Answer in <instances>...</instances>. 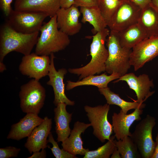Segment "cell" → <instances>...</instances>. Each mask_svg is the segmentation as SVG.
<instances>
[{
    "label": "cell",
    "instance_id": "obj_20",
    "mask_svg": "<svg viewBox=\"0 0 158 158\" xmlns=\"http://www.w3.org/2000/svg\"><path fill=\"white\" fill-rule=\"evenodd\" d=\"M67 105L65 103H60L54 109L55 129L58 142H62L68 138L71 131L69 124L72 120V114L67 111Z\"/></svg>",
    "mask_w": 158,
    "mask_h": 158
},
{
    "label": "cell",
    "instance_id": "obj_7",
    "mask_svg": "<svg viewBox=\"0 0 158 158\" xmlns=\"http://www.w3.org/2000/svg\"><path fill=\"white\" fill-rule=\"evenodd\" d=\"M48 15L45 13L12 10L6 23L16 31L25 34L39 32Z\"/></svg>",
    "mask_w": 158,
    "mask_h": 158
},
{
    "label": "cell",
    "instance_id": "obj_22",
    "mask_svg": "<svg viewBox=\"0 0 158 158\" xmlns=\"http://www.w3.org/2000/svg\"><path fill=\"white\" fill-rule=\"evenodd\" d=\"M118 34L121 46L129 49H131L142 41L148 38L138 23L118 32Z\"/></svg>",
    "mask_w": 158,
    "mask_h": 158
},
{
    "label": "cell",
    "instance_id": "obj_33",
    "mask_svg": "<svg viewBox=\"0 0 158 158\" xmlns=\"http://www.w3.org/2000/svg\"><path fill=\"white\" fill-rule=\"evenodd\" d=\"M142 9L151 3L152 0H130Z\"/></svg>",
    "mask_w": 158,
    "mask_h": 158
},
{
    "label": "cell",
    "instance_id": "obj_1",
    "mask_svg": "<svg viewBox=\"0 0 158 158\" xmlns=\"http://www.w3.org/2000/svg\"><path fill=\"white\" fill-rule=\"evenodd\" d=\"M39 32L25 34L18 32L6 23L0 31V62H3L5 56L12 51L24 55L30 54L36 45Z\"/></svg>",
    "mask_w": 158,
    "mask_h": 158
},
{
    "label": "cell",
    "instance_id": "obj_10",
    "mask_svg": "<svg viewBox=\"0 0 158 158\" xmlns=\"http://www.w3.org/2000/svg\"><path fill=\"white\" fill-rule=\"evenodd\" d=\"M50 63V58L49 56L31 53L23 57L19 70L22 75L39 81L48 75Z\"/></svg>",
    "mask_w": 158,
    "mask_h": 158
},
{
    "label": "cell",
    "instance_id": "obj_28",
    "mask_svg": "<svg viewBox=\"0 0 158 158\" xmlns=\"http://www.w3.org/2000/svg\"><path fill=\"white\" fill-rule=\"evenodd\" d=\"M123 0H98L97 6L107 25Z\"/></svg>",
    "mask_w": 158,
    "mask_h": 158
},
{
    "label": "cell",
    "instance_id": "obj_38",
    "mask_svg": "<svg viewBox=\"0 0 158 158\" xmlns=\"http://www.w3.org/2000/svg\"><path fill=\"white\" fill-rule=\"evenodd\" d=\"M151 4L158 11V0H152Z\"/></svg>",
    "mask_w": 158,
    "mask_h": 158
},
{
    "label": "cell",
    "instance_id": "obj_8",
    "mask_svg": "<svg viewBox=\"0 0 158 158\" xmlns=\"http://www.w3.org/2000/svg\"><path fill=\"white\" fill-rule=\"evenodd\" d=\"M84 109L93 128V134L102 142L109 140L113 131L108 119L110 105L107 103L95 107L86 105Z\"/></svg>",
    "mask_w": 158,
    "mask_h": 158
},
{
    "label": "cell",
    "instance_id": "obj_34",
    "mask_svg": "<svg viewBox=\"0 0 158 158\" xmlns=\"http://www.w3.org/2000/svg\"><path fill=\"white\" fill-rule=\"evenodd\" d=\"M42 149L41 152L37 151L33 152L31 156L28 157V158H45L46 157V152L45 149Z\"/></svg>",
    "mask_w": 158,
    "mask_h": 158
},
{
    "label": "cell",
    "instance_id": "obj_30",
    "mask_svg": "<svg viewBox=\"0 0 158 158\" xmlns=\"http://www.w3.org/2000/svg\"><path fill=\"white\" fill-rule=\"evenodd\" d=\"M20 149L13 146L0 148V158H9L17 157Z\"/></svg>",
    "mask_w": 158,
    "mask_h": 158
},
{
    "label": "cell",
    "instance_id": "obj_36",
    "mask_svg": "<svg viewBox=\"0 0 158 158\" xmlns=\"http://www.w3.org/2000/svg\"><path fill=\"white\" fill-rule=\"evenodd\" d=\"M156 146L154 152L151 158H158V132L155 139Z\"/></svg>",
    "mask_w": 158,
    "mask_h": 158
},
{
    "label": "cell",
    "instance_id": "obj_39",
    "mask_svg": "<svg viewBox=\"0 0 158 158\" xmlns=\"http://www.w3.org/2000/svg\"><path fill=\"white\" fill-rule=\"evenodd\" d=\"M6 70V66L3 62H0V72H3Z\"/></svg>",
    "mask_w": 158,
    "mask_h": 158
},
{
    "label": "cell",
    "instance_id": "obj_19",
    "mask_svg": "<svg viewBox=\"0 0 158 158\" xmlns=\"http://www.w3.org/2000/svg\"><path fill=\"white\" fill-rule=\"evenodd\" d=\"M90 126V123H85L79 121L75 122L69 137L62 142V148L73 155L84 156L89 150L83 147L81 135Z\"/></svg>",
    "mask_w": 158,
    "mask_h": 158
},
{
    "label": "cell",
    "instance_id": "obj_5",
    "mask_svg": "<svg viewBox=\"0 0 158 158\" xmlns=\"http://www.w3.org/2000/svg\"><path fill=\"white\" fill-rule=\"evenodd\" d=\"M46 96L45 89L39 81L31 80L20 88L19 97L22 111L38 114L44 105Z\"/></svg>",
    "mask_w": 158,
    "mask_h": 158
},
{
    "label": "cell",
    "instance_id": "obj_25",
    "mask_svg": "<svg viewBox=\"0 0 158 158\" xmlns=\"http://www.w3.org/2000/svg\"><path fill=\"white\" fill-rule=\"evenodd\" d=\"M98 90L100 94L104 96L107 103L110 105H115L119 106L125 114H127L131 109L138 108L143 109L145 107L146 104L143 103H138L136 100L133 102H129L123 99L118 94L111 91L108 87L99 88Z\"/></svg>",
    "mask_w": 158,
    "mask_h": 158
},
{
    "label": "cell",
    "instance_id": "obj_13",
    "mask_svg": "<svg viewBox=\"0 0 158 158\" xmlns=\"http://www.w3.org/2000/svg\"><path fill=\"white\" fill-rule=\"evenodd\" d=\"M55 56L54 53L50 55L51 63L48 75L49 80L47 84L51 86L54 92V104L56 106L60 103H64L67 105L73 106L75 102L72 101L66 97L65 92V84L63 80L64 75L67 73L65 68L56 70L54 65V59Z\"/></svg>",
    "mask_w": 158,
    "mask_h": 158
},
{
    "label": "cell",
    "instance_id": "obj_29",
    "mask_svg": "<svg viewBox=\"0 0 158 158\" xmlns=\"http://www.w3.org/2000/svg\"><path fill=\"white\" fill-rule=\"evenodd\" d=\"M47 142L51 143L52 147L50 148L51 152L56 158H76V155H73L59 147L57 142L54 139L51 132L49 136Z\"/></svg>",
    "mask_w": 158,
    "mask_h": 158
},
{
    "label": "cell",
    "instance_id": "obj_17",
    "mask_svg": "<svg viewBox=\"0 0 158 158\" xmlns=\"http://www.w3.org/2000/svg\"><path fill=\"white\" fill-rule=\"evenodd\" d=\"M52 123L51 118L45 117L42 122L28 137L24 146L30 154L48 147L47 138L51 132Z\"/></svg>",
    "mask_w": 158,
    "mask_h": 158
},
{
    "label": "cell",
    "instance_id": "obj_12",
    "mask_svg": "<svg viewBox=\"0 0 158 158\" xmlns=\"http://www.w3.org/2000/svg\"><path fill=\"white\" fill-rule=\"evenodd\" d=\"M120 81L126 82L129 88L134 91L138 103H143L152 95L154 91H151L150 89L154 87L153 80L150 79L147 74H143L137 76L133 73H126L114 82Z\"/></svg>",
    "mask_w": 158,
    "mask_h": 158
},
{
    "label": "cell",
    "instance_id": "obj_18",
    "mask_svg": "<svg viewBox=\"0 0 158 158\" xmlns=\"http://www.w3.org/2000/svg\"><path fill=\"white\" fill-rule=\"evenodd\" d=\"M44 118L38 114L28 113L16 123L13 124L7 138L17 140L28 137L34 129L40 125Z\"/></svg>",
    "mask_w": 158,
    "mask_h": 158
},
{
    "label": "cell",
    "instance_id": "obj_14",
    "mask_svg": "<svg viewBox=\"0 0 158 158\" xmlns=\"http://www.w3.org/2000/svg\"><path fill=\"white\" fill-rule=\"evenodd\" d=\"M81 14L78 7L74 5L67 8H60L56 14L58 28L68 36L78 33L82 28L79 21Z\"/></svg>",
    "mask_w": 158,
    "mask_h": 158
},
{
    "label": "cell",
    "instance_id": "obj_16",
    "mask_svg": "<svg viewBox=\"0 0 158 158\" xmlns=\"http://www.w3.org/2000/svg\"><path fill=\"white\" fill-rule=\"evenodd\" d=\"M61 0H15L14 10L20 11L42 12L51 18L61 8Z\"/></svg>",
    "mask_w": 158,
    "mask_h": 158
},
{
    "label": "cell",
    "instance_id": "obj_32",
    "mask_svg": "<svg viewBox=\"0 0 158 158\" xmlns=\"http://www.w3.org/2000/svg\"><path fill=\"white\" fill-rule=\"evenodd\" d=\"M98 0H74L73 5L78 7H90L97 6Z\"/></svg>",
    "mask_w": 158,
    "mask_h": 158
},
{
    "label": "cell",
    "instance_id": "obj_37",
    "mask_svg": "<svg viewBox=\"0 0 158 158\" xmlns=\"http://www.w3.org/2000/svg\"><path fill=\"white\" fill-rule=\"evenodd\" d=\"M111 158H121V154L116 147L112 154Z\"/></svg>",
    "mask_w": 158,
    "mask_h": 158
},
{
    "label": "cell",
    "instance_id": "obj_23",
    "mask_svg": "<svg viewBox=\"0 0 158 158\" xmlns=\"http://www.w3.org/2000/svg\"><path fill=\"white\" fill-rule=\"evenodd\" d=\"M120 77L119 75L115 73L109 75L105 73L97 75H90L76 82L67 81L66 89L68 90L78 86L89 85L96 86L98 88H104L108 87L109 83Z\"/></svg>",
    "mask_w": 158,
    "mask_h": 158
},
{
    "label": "cell",
    "instance_id": "obj_24",
    "mask_svg": "<svg viewBox=\"0 0 158 158\" xmlns=\"http://www.w3.org/2000/svg\"><path fill=\"white\" fill-rule=\"evenodd\" d=\"M80 11L82 15L81 22H88L93 27V32L95 33L105 29L107 24L97 6L80 7Z\"/></svg>",
    "mask_w": 158,
    "mask_h": 158
},
{
    "label": "cell",
    "instance_id": "obj_9",
    "mask_svg": "<svg viewBox=\"0 0 158 158\" xmlns=\"http://www.w3.org/2000/svg\"><path fill=\"white\" fill-rule=\"evenodd\" d=\"M142 9L130 0H123L107 25L110 31H121L138 23Z\"/></svg>",
    "mask_w": 158,
    "mask_h": 158
},
{
    "label": "cell",
    "instance_id": "obj_2",
    "mask_svg": "<svg viewBox=\"0 0 158 158\" xmlns=\"http://www.w3.org/2000/svg\"><path fill=\"white\" fill-rule=\"evenodd\" d=\"M110 32L109 30L106 28L93 35L90 46V54L92 57L90 61L83 67L69 68V72L80 75V79L89 75L99 74L105 71V63L109 54L105 44Z\"/></svg>",
    "mask_w": 158,
    "mask_h": 158
},
{
    "label": "cell",
    "instance_id": "obj_27",
    "mask_svg": "<svg viewBox=\"0 0 158 158\" xmlns=\"http://www.w3.org/2000/svg\"><path fill=\"white\" fill-rule=\"evenodd\" d=\"M114 135L111 136L107 142L97 149L88 151L84 155V158H109L116 148V140Z\"/></svg>",
    "mask_w": 158,
    "mask_h": 158
},
{
    "label": "cell",
    "instance_id": "obj_3",
    "mask_svg": "<svg viewBox=\"0 0 158 158\" xmlns=\"http://www.w3.org/2000/svg\"><path fill=\"white\" fill-rule=\"evenodd\" d=\"M40 31L35 49L38 55L49 56L64 49L70 43L69 36L58 28L56 15L42 25Z\"/></svg>",
    "mask_w": 158,
    "mask_h": 158
},
{
    "label": "cell",
    "instance_id": "obj_15",
    "mask_svg": "<svg viewBox=\"0 0 158 158\" xmlns=\"http://www.w3.org/2000/svg\"><path fill=\"white\" fill-rule=\"evenodd\" d=\"M143 113L142 109L138 108L129 114L124 113L121 109L118 113H113L112 125L114 136L117 140L122 139L125 136H130V127L135 121L141 120L140 116Z\"/></svg>",
    "mask_w": 158,
    "mask_h": 158
},
{
    "label": "cell",
    "instance_id": "obj_26",
    "mask_svg": "<svg viewBox=\"0 0 158 158\" xmlns=\"http://www.w3.org/2000/svg\"><path fill=\"white\" fill-rule=\"evenodd\" d=\"M116 145L121 158H141L136 145L129 136L116 140Z\"/></svg>",
    "mask_w": 158,
    "mask_h": 158
},
{
    "label": "cell",
    "instance_id": "obj_31",
    "mask_svg": "<svg viewBox=\"0 0 158 158\" xmlns=\"http://www.w3.org/2000/svg\"><path fill=\"white\" fill-rule=\"evenodd\" d=\"M13 0H0V8L4 14L8 16L13 10L11 4Z\"/></svg>",
    "mask_w": 158,
    "mask_h": 158
},
{
    "label": "cell",
    "instance_id": "obj_35",
    "mask_svg": "<svg viewBox=\"0 0 158 158\" xmlns=\"http://www.w3.org/2000/svg\"><path fill=\"white\" fill-rule=\"evenodd\" d=\"M74 0H61V8H67L73 5Z\"/></svg>",
    "mask_w": 158,
    "mask_h": 158
},
{
    "label": "cell",
    "instance_id": "obj_21",
    "mask_svg": "<svg viewBox=\"0 0 158 158\" xmlns=\"http://www.w3.org/2000/svg\"><path fill=\"white\" fill-rule=\"evenodd\" d=\"M138 23L148 38L158 36V11L151 4L142 9Z\"/></svg>",
    "mask_w": 158,
    "mask_h": 158
},
{
    "label": "cell",
    "instance_id": "obj_11",
    "mask_svg": "<svg viewBox=\"0 0 158 158\" xmlns=\"http://www.w3.org/2000/svg\"><path fill=\"white\" fill-rule=\"evenodd\" d=\"M158 56V36L147 38L132 49L130 61L135 71Z\"/></svg>",
    "mask_w": 158,
    "mask_h": 158
},
{
    "label": "cell",
    "instance_id": "obj_6",
    "mask_svg": "<svg viewBox=\"0 0 158 158\" xmlns=\"http://www.w3.org/2000/svg\"><path fill=\"white\" fill-rule=\"evenodd\" d=\"M155 118L149 114L136 126L130 136L136 145L141 158H151L156 143L153 139L152 130L156 125Z\"/></svg>",
    "mask_w": 158,
    "mask_h": 158
},
{
    "label": "cell",
    "instance_id": "obj_4",
    "mask_svg": "<svg viewBox=\"0 0 158 158\" xmlns=\"http://www.w3.org/2000/svg\"><path fill=\"white\" fill-rule=\"evenodd\" d=\"M106 42L109 54L105 63V71L110 75L116 73L121 77L127 73L130 68L132 49L121 46L116 31H110Z\"/></svg>",
    "mask_w": 158,
    "mask_h": 158
}]
</instances>
